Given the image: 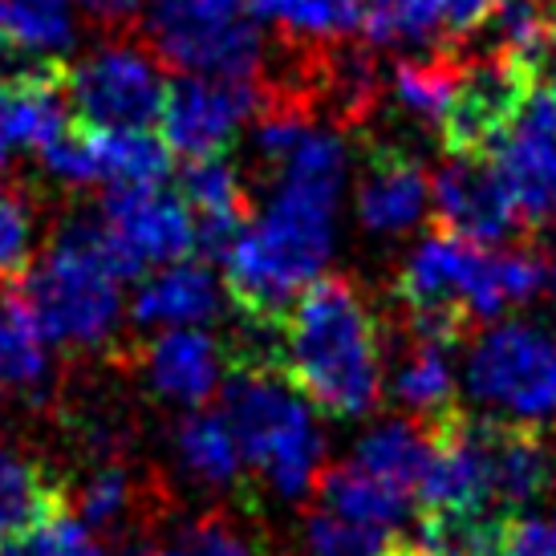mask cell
<instances>
[{
  "label": "cell",
  "instance_id": "cell-1",
  "mask_svg": "<svg viewBox=\"0 0 556 556\" xmlns=\"http://www.w3.org/2000/svg\"><path fill=\"white\" fill-rule=\"evenodd\" d=\"M277 366L321 415L362 418L382 399V329L350 277L309 280L273 333Z\"/></svg>",
  "mask_w": 556,
  "mask_h": 556
},
{
  "label": "cell",
  "instance_id": "cell-2",
  "mask_svg": "<svg viewBox=\"0 0 556 556\" xmlns=\"http://www.w3.org/2000/svg\"><path fill=\"white\" fill-rule=\"evenodd\" d=\"M142 264L114 244L98 224H62L41 261L13 293L29 309L37 333L62 350H98L118 329V285L135 280Z\"/></svg>",
  "mask_w": 556,
  "mask_h": 556
},
{
  "label": "cell",
  "instance_id": "cell-3",
  "mask_svg": "<svg viewBox=\"0 0 556 556\" xmlns=\"http://www.w3.org/2000/svg\"><path fill=\"white\" fill-rule=\"evenodd\" d=\"M333 248V200L277 187L256 228H244L224 256V280L236 313L261 333H277L296 293L317 280Z\"/></svg>",
  "mask_w": 556,
  "mask_h": 556
},
{
  "label": "cell",
  "instance_id": "cell-4",
  "mask_svg": "<svg viewBox=\"0 0 556 556\" xmlns=\"http://www.w3.org/2000/svg\"><path fill=\"white\" fill-rule=\"evenodd\" d=\"M224 415L232 427L244 464L285 500L313 492L325 467V439L317 431L309 402L273 366L268 354L228 362Z\"/></svg>",
  "mask_w": 556,
  "mask_h": 556
},
{
  "label": "cell",
  "instance_id": "cell-5",
  "mask_svg": "<svg viewBox=\"0 0 556 556\" xmlns=\"http://www.w3.org/2000/svg\"><path fill=\"white\" fill-rule=\"evenodd\" d=\"M467 390L495 418L544 427L556 418V333L504 321L488 329L467 357Z\"/></svg>",
  "mask_w": 556,
  "mask_h": 556
},
{
  "label": "cell",
  "instance_id": "cell-6",
  "mask_svg": "<svg viewBox=\"0 0 556 556\" xmlns=\"http://www.w3.org/2000/svg\"><path fill=\"white\" fill-rule=\"evenodd\" d=\"M541 65L511 58L504 49H483L459 62L451 102L439 118V139L447 159H492L528 98L541 86Z\"/></svg>",
  "mask_w": 556,
  "mask_h": 556
},
{
  "label": "cell",
  "instance_id": "cell-7",
  "mask_svg": "<svg viewBox=\"0 0 556 556\" xmlns=\"http://www.w3.org/2000/svg\"><path fill=\"white\" fill-rule=\"evenodd\" d=\"M167 74L155 53L110 46L65 65V110L78 130H155L167 102Z\"/></svg>",
  "mask_w": 556,
  "mask_h": 556
},
{
  "label": "cell",
  "instance_id": "cell-8",
  "mask_svg": "<svg viewBox=\"0 0 556 556\" xmlns=\"http://www.w3.org/2000/svg\"><path fill=\"white\" fill-rule=\"evenodd\" d=\"M151 53L170 70L200 78H261V29L252 16H191L151 4L147 13Z\"/></svg>",
  "mask_w": 556,
  "mask_h": 556
},
{
  "label": "cell",
  "instance_id": "cell-9",
  "mask_svg": "<svg viewBox=\"0 0 556 556\" xmlns=\"http://www.w3.org/2000/svg\"><path fill=\"white\" fill-rule=\"evenodd\" d=\"M264 102L261 78H179L167 86L163 102V142L184 159L224 155L236 142L240 126L256 118Z\"/></svg>",
  "mask_w": 556,
  "mask_h": 556
},
{
  "label": "cell",
  "instance_id": "cell-10",
  "mask_svg": "<svg viewBox=\"0 0 556 556\" xmlns=\"http://www.w3.org/2000/svg\"><path fill=\"white\" fill-rule=\"evenodd\" d=\"M434 228L467 244H500L525 228L504 179L488 159H447L431 179Z\"/></svg>",
  "mask_w": 556,
  "mask_h": 556
},
{
  "label": "cell",
  "instance_id": "cell-11",
  "mask_svg": "<svg viewBox=\"0 0 556 556\" xmlns=\"http://www.w3.org/2000/svg\"><path fill=\"white\" fill-rule=\"evenodd\" d=\"M102 228L142 268L151 261L175 264L195 252V219L187 203L170 191H159V184L110 187L102 200Z\"/></svg>",
  "mask_w": 556,
  "mask_h": 556
},
{
  "label": "cell",
  "instance_id": "cell-12",
  "mask_svg": "<svg viewBox=\"0 0 556 556\" xmlns=\"http://www.w3.org/2000/svg\"><path fill=\"white\" fill-rule=\"evenodd\" d=\"M70 126L65 62L41 58L0 78V170L21 151H41Z\"/></svg>",
  "mask_w": 556,
  "mask_h": 556
},
{
  "label": "cell",
  "instance_id": "cell-13",
  "mask_svg": "<svg viewBox=\"0 0 556 556\" xmlns=\"http://www.w3.org/2000/svg\"><path fill=\"white\" fill-rule=\"evenodd\" d=\"M431 207V175L410 151L394 142L366 147V170L357 179V219L374 236L410 232Z\"/></svg>",
  "mask_w": 556,
  "mask_h": 556
},
{
  "label": "cell",
  "instance_id": "cell-14",
  "mask_svg": "<svg viewBox=\"0 0 556 556\" xmlns=\"http://www.w3.org/2000/svg\"><path fill=\"white\" fill-rule=\"evenodd\" d=\"M142 374L155 394L187 406H203L228 378V357L212 333L203 329H167L142 345Z\"/></svg>",
  "mask_w": 556,
  "mask_h": 556
},
{
  "label": "cell",
  "instance_id": "cell-15",
  "mask_svg": "<svg viewBox=\"0 0 556 556\" xmlns=\"http://www.w3.org/2000/svg\"><path fill=\"white\" fill-rule=\"evenodd\" d=\"M219 313V285L207 264L175 261L170 268L142 280L135 296L139 325H203Z\"/></svg>",
  "mask_w": 556,
  "mask_h": 556
},
{
  "label": "cell",
  "instance_id": "cell-16",
  "mask_svg": "<svg viewBox=\"0 0 556 556\" xmlns=\"http://www.w3.org/2000/svg\"><path fill=\"white\" fill-rule=\"evenodd\" d=\"M70 508V488L46 464L0 443V541Z\"/></svg>",
  "mask_w": 556,
  "mask_h": 556
},
{
  "label": "cell",
  "instance_id": "cell-17",
  "mask_svg": "<svg viewBox=\"0 0 556 556\" xmlns=\"http://www.w3.org/2000/svg\"><path fill=\"white\" fill-rule=\"evenodd\" d=\"M313 492L321 500V508L338 511L354 525H370V528H394L410 508V495L390 488L382 479L366 476L357 464H325L317 471V483Z\"/></svg>",
  "mask_w": 556,
  "mask_h": 556
},
{
  "label": "cell",
  "instance_id": "cell-18",
  "mask_svg": "<svg viewBox=\"0 0 556 556\" xmlns=\"http://www.w3.org/2000/svg\"><path fill=\"white\" fill-rule=\"evenodd\" d=\"M78 135L86 139L98 184L142 187L159 184L170 170V147L163 135L151 130H78Z\"/></svg>",
  "mask_w": 556,
  "mask_h": 556
},
{
  "label": "cell",
  "instance_id": "cell-19",
  "mask_svg": "<svg viewBox=\"0 0 556 556\" xmlns=\"http://www.w3.org/2000/svg\"><path fill=\"white\" fill-rule=\"evenodd\" d=\"M427 459H431V431L418 418H390L382 427H374L354 451V464L366 476L382 479L406 495L418 492Z\"/></svg>",
  "mask_w": 556,
  "mask_h": 556
},
{
  "label": "cell",
  "instance_id": "cell-20",
  "mask_svg": "<svg viewBox=\"0 0 556 556\" xmlns=\"http://www.w3.org/2000/svg\"><path fill=\"white\" fill-rule=\"evenodd\" d=\"M544 293V261L532 252H483L479 248L476 273L467 285V309L471 317L492 321L500 313L516 309Z\"/></svg>",
  "mask_w": 556,
  "mask_h": 556
},
{
  "label": "cell",
  "instance_id": "cell-21",
  "mask_svg": "<svg viewBox=\"0 0 556 556\" xmlns=\"http://www.w3.org/2000/svg\"><path fill=\"white\" fill-rule=\"evenodd\" d=\"M459 62L464 53L455 46H439L431 53H410L399 58L390 70V98L394 106H402L415 123H434L443 118V110L451 102L455 78H459Z\"/></svg>",
  "mask_w": 556,
  "mask_h": 556
},
{
  "label": "cell",
  "instance_id": "cell-22",
  "mask_svg": "<svg viewBox=\"0 0 556 556\" xmlns=\"http://www.w3.org/2000/svg\"><path fill=\"white\" fill-rule=\"evenodd\" d=\"M175 451L184 467L195 479L212 483V488H228L236 492L244 483V455L236 443L228 418L216 410H195L175 427Z\"/></svg>",
  "mask_w": 556,
  "mask_h": 556
},
{
  "label": "cell",
  "instance_id": "cell-23",
  "mask_svg": "<svg viewBox=\"0 0 556 556\" xmlns=\"http://www.w3.org/2000/svg\"><path fill=\"white\" fill-rule=\"evenodd\" d=\"M49 378L46 338L9 289L0 296V394H37Z\"/></svg>",
  "mask_w": 556,
  "mask_h": 556
},
{
  "label": "cell",
  "instance_id": "cell-24",
  "mask_svg": "<svg viewBox=\"0 0 556 556\" xmlns=\"http://www.w3.org/2000/svg\"><path fill=\"white\" fill-rule=\"evenodd\" d=\"M248 13L273 21L285 37L329 46L362 25L366 0H248Z\"/></svg>",
  "mask_w": 556,
  "mask_h": 556
},
{
  "label": "cell",
  "instance_id": "cell-25",
  "mask_svg": "<svg viewBox=\"0 0 556 556\" xmlns=\"http://www.w3.org/2000/svg\"><path fill=\"white\" fill-rule=\"evenodd\" d=\"M394 399L418 422H434V418L459 410L455 406V370H451L447 362V350L415 341L410 354L402 357L399 374H394Z\"/></svg>",
  "mask_w": 556,
  "mask_h": 556
},
{
  "label": "cell",
  "instance_id": "cell-26",
  "mask_svg": "<svg viewBox=\"0 0 556 556\" xmlns=\"http://www.w3.org/2000/svg\"><path fill=\"white\" fill-rule=\"evenodd\" d=\"M366 41L382 49H427L447 33L443 0H370L362 16Z\"/></svg>",
  "mask_w": 556,
  "mask_h": 556
},
{
  "label": "cell",
  "instance_id": "cell-27",
  "mask_svg": "<svg viewBox=\"0 0 556 556\" xmlns=\"http://www.w3.org/2000/svg\"><path fill=\"white\" fill-rule=\"evenodd\" d=\"M179 200L195 207L200 219H240L248 224V191L224 155L187 159L179 170Z\"/></svg>",
  "mask_w": 556,
  "mask_h": 556
},
{
  "label": "cell",
  "instance_id": "cell-28",
  "mask_svg": "<svg viewBox=\"0 0 556 556\" xmlns=\"http://www.w3.org/2000/svg\"><path fill=\"white\" fill-rule=\"evenodd\" d=\"M0 37L25 58L74 46V21L58 0H0Z\"/></svg>",
  "mask_w": 556,
  "mask_h": 556
},
{
  "label": "cell",
  "instance_id": "cell-29",
  "mask_svg": "<svg viewBox=\"0 0 556 556\" xmlns=\"http://www.w3.org/2000/svg\"><path fill=\"white\" fill-rule=\"evenodd\" d=\"M37 200L16 179H0V285L16 289L33 268Z\"/></svg>",
  "mask_w": 556,
  "mask_h": 556
},
{
  "label": "cell",
  "instance_id": "cell-30",
  "mask_svg": "<svg viewBox=\"0 0 556 556\" xmlns=\"http://www.w3.org/2000/svg\"><path fill=\"white\" fill-rule=\"evenodd\" d=\"M0 556H110L102 541L70 508L53 511L41 525L0 541Z\"/></svg>",
  "mask_w": 556,
  "mask_h": 556
},
{
  "label": "cell",
  "instance_id": "cell-31",
  "mask_svg": "<svg viewBox=\"0 0 556 556\" xmlns=\"http://www.w3.org/2000/svg\"><path fill=\"white\" fill-rule=\"evenodd\" d=\"M301 541H305L309 556H378L390 536L382 528L354 525V520H345L329 508H309Z\"/></svg>",
  "mask_w": 556,
  "mask_h": 556
},
{
  "label": "cell",
  "instance_id": "cell-32",
  "mask_svg": "<svg viewBox=\"0 0 556 556\" xmlns=\"http://www.w3.org/2000/svg\"><path fill=\"white\" fill-rule=\"evenodd\" d=\"M191 556H264L256 548L252 536H244L240 528L224 516V511H212V516H200L195 525L187 528V544Z\"/></svg>",
  "mask_w": 556,
  "mask_h": 556
},
{
  "label": "cell",
  "instance_id": "cell-33",
  "mask_svg": "<svg viewBox=\"0 0 556 556\" xmlns=\"http://www.w3.org/2000/svg\"><path fill=\"white\" fill-rule=\"evenodd\" d=\"M504 556H556V511L548 520H525V516H516L508 528Z\"/></svg>",
  "mask_w": 556,
  "mask_h": 556
},
{
  "label": "cell",
  "instance_id": "cell-34",
  "mask_svg": "<svg viewBox=\"0 0 556 556\" xmlns=\"http://www.w3.org/2000/svg\"><path fill=\"white\" fill-rule=\"evenodd\" d=\"M443 4H447L451 41H467V37H476V33L488 25V16H492L504 0H443Z\"/></svg>",
  "mask_w": 556,
  "mask_h": 556
},
{
  "label": "cell",
  "instance_id": "cell-35",
  "mask_svg": "<svg viewBox=\"0 0 556 556\" xmlns=\"http://www.w3.org/2000/svg\"><path fill=\"white\" fill-rule=\"evenodd\" d=\"M78 4L86 9V16H90L93 25H102L110 33H126L139 25L147 0H78Z\"/></svg>",
  "mask_w": 556,
  "mask_h": 556
},
{
  "label": "cell",
  "instance_id": "cell-36",
  "mask_svg": "<svg viewBox=\"0 0 556 556\" xmlns=\"http://www.w3.org/2000/svg\"><path fill=\"white\" fill-rule=\"evenodd\" d=\"M163 9H179L191 16H240L248 13V0H151Z\"/></svg>",
  "mask_w": 556,
  "mask_h": 556
},
{
  "label": "cell",
  "instance_id": "cell-37",
  "mask_svg": "<svg viewBox=\"0 0 556 556\" xmlns=\"http://www.w3.org/2000/svg\"><path fill=\"white\" fill-rule=\"evenodd\" d=\"M378 556H431V553H427L422 544H410V541H399V536H394V541L382 544V553Z\"/></svg>",
  "mask_w": 556,
  "mask_h": 556
},
{
  "label": "cell",
  "instance_id": "cell-38",
  "mask_svg": "<svg viewBox=\"0 0 556 556\" xmlns=\"http://www.w3.org/2000/svg\"><path fill=\"white\" fill-rule=\"evenodd\" d=\"M544 289L556 296V261H544Z\"/></svg>",
  "mask_w": 556,
  "mask_h": 556
},
{
  "label": "cell",
  "instance_id": "cell-39",
  "mask_svg": "<svg viewBox=\"0 0 556 556\" xmlns=\"http://www.w3.org/2000/svg\"><path fill=\"white\" fill-rule=\"evenodd\" d=\"M147 556H191L187 548H155V553H147Z\"/></svg>",
  "mask_w": 556,
  "mask_h": 556
},
{
  "label": "cell",
  "instance_id": "cell-40",
  "mask_svg": "<svg viewBox=\"0 0 556 556\" xmlns=\"http://www.w3.org/2000/svg\"><path fill=\"white\" fill-rule=\"evenodd\" d=\"M58 4H65V0H58Z\"/></svg>",
  "mask_w": 556,
  "mask_h": 556
}]
</instances>
